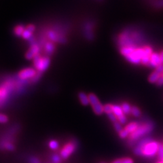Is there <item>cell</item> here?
I'll use <instances>...</instances> for the list:
<instances>
[{"label":"cell","instance_id":"obj_1","mask_svg":"<svg viewBox=\"0 0 163 163\" xmlns=\"http://www.w3.org/2000/svg\"><path fill=\"white\" fill-rule=\"evenodd\" d=\"M33 65L34 68L38 72L43 73L49 68L50 65V58L46 55L39 54L33 60Z\"/></svg>","mask_w":163,"mask_h":163},{"label":"cell","instance_id":"obj_2","mask_svg":"<svg viewBox=\"0 0 163 163\" xmlns=\"http://www.w3.org/2000/svg\"><path fill=\"white\" fill-rule=\"evenodd\" d=\"M152 130V125L151 123H145L141 125H139L138 128L135 130L133 133L130 134L129 140L132 141L138 140L139 138L144 136L145 134L148 133Z\"/></svg>","mask_w":163,"mask_h":163},{"label":"cell","instance_id":"obj_3","mask_svg":"<svg viewBox=\"0 0 163 163\" xmlns=\"http://www.w3.org/2000/svg\"><path fill=\"white\" fill-rule=\"evenodd\" d=\"M89 98L90 105L93 108V112L96 115L101 116L104 113V105H102L101 101H99L98 97L93 93L89 94Z\"/></svg>","mask_w":163,"mask_h":163},{"label":"cell","instance_id":"obj_4","mask_svg":"<svg viewBox=\"0 0 163 163\" xmlns=\"http://www.w3.org/2000/svg\"><path fill=\"white\" fill-rule=\"evenodd\" d=\"M144 53V47H137L136 48L132 53L126 57L125 59L129 62L133 63V64H139L141 63V59Z\"/></svg>","mask_w":163,"mask_h":163},{"label":"cell","instance_id":"obj_5","mask_svg":"<svg viewBox=\"0 0 163 163\" xmlns=\"http://www.w3.org/2000/svg\"><path fill=\"white\" fill-rule=\"evenodd\" d=\"M159 145L157 142L150 141L142 148V154L145 156L151 157L154 156L158 152L159 149Z\"/></svg>","mask_w":163,"mask_h":163},{"label":"cell","instance_id":"obj_6","mask_svg":"<svg viewBox=\"0 0 163 163\" xmlns=\"http://www.w3.org/2000/svg\"><path fill=\"white\" fill-rule=\"evenodd\" d=\"M41 46H39L38 42H35L30 45L29 49L25 53V57L27 60H33V59L39 54H41Z\"/></svg>","mask_w":163,"mask_h":163},{"label":"cell","instance_id":"obj_7","mask_svg":"<svg viewBox=\"0 0 163 163\" xmlns=\"http://www.w3.org/2000/svg\"><path fill=\"white\" fill-rule=\"evenodd\" d=\"M38 74V71L34 67H27L23 69L18 74V77L21 80H30Z\"/></svg>","mask_w":163,"mask_h":163},{"label":"cell","instance_id":"obj_8","mask_svg":"<svg viewBox=\"0 0 163 163\" xmlns=\"http://www.w3.org/2000/svg\"><path fill=\"white\" fill-rule=\"evenodd\" d=\"M76 147L73 143H67L61 149L60 152V156L63 159H67L74 152Z\"/></svg>","mask_w":163,"mask_h":163},{"label":"cell","instance_id":"obj_9","mask_svg":"<svg viewBox=\"0 0 163 163\" xmlns=\"http://www.w3.org/2000/svg\"><path fill=\"white\" fill-rule=\"evenodd\" d=\"M55 50H56L55 43L50 41H47L42 49V52H43V55H46V56L49 57L54 54Z\"/></svg>","mask_w":163,"mask_h":163},{"label":"cell","instance_id":"obj_10","mask_svg":"<svg viewBox=\"0 0 163 163\" xmlns=\"http://www.w3.org/2000/svg\"><path fill=\"white\" fill-rule=\"evenodd\" d=\"M93 27V24L91 22H86L84 25V35L89 41H92L94 39Z\"/></svg>","mask_w":163,"mask_h":163},{"label":"cell","instance_id":"obj_11","mask_svg":"<svg viewBox=\"0 0 163 163\" xmlns=\"http://www.w3.org/2000/svg\"><path fill=\"white\" fill-rule=\"evenodd\" d=\"M35 29H36L35 25H33V24H29L28 25L26 26V28L25 31H24L21 38L24 39H25V40H30V39L33 37V34L34 31H35Z\"/></svg>","mask_w":163,"mask_h":163},{"label":"cell","instance_id":"obj_12","mask_svg":"<svg viewBox=\"0 0 163 163\" xmlns=\"http://www.w3.org/2000/svg\"><path fill=\"white\" fill-rule=\"evenodd\" d=\"M152 53H153V52H152V48L148 46H144V53L141 59V63L143 65H149L150 57Z\"/></svg>","mask_w":163,"mask_h":163},{"label":"cell","instance_id":"obj_13","mask_svg":"<svg viewBox=\"0 0 163 163\" xmlns=\"http://www.w3.org/2000/svg\"><path fill=\"white\" fill-rule=\"evenodd\" d=\"M161 64H162V63L160 61V54L156 53H153L150 57L149 65H150L151 67H154L156 68L157 66H158L159 65H161Z\"/></svg>","mask_w":163,"mask_h":163},{"label":"cell","instance_id":"obj_14","mask_svg":"<svg viewBox=\"0 0 163 163\" xmlns=\"http://www.w3.org/2000/svg\"><path fill=\"white\" fill-rule=\"evenodd\" d=\"M78 98L80 101L81 104L84 106H87L90 104L89 94H87L84 92H79L78 93Z\"/></svg>","mask_w":163,"mask_h":163},{"label":"cell","instance_id":"obj_15","mask_svg":"<svg viewBox=\"0 0 163 163\" xmlns=\"http://www.w3.org/2000/svg\"><path fill=\"white\" fill-rule=\"evenodd\" d=\"M26 28V26H25L23 24H19V25H16L13 29V33L16 36L21 38L22 37V35Z\"/></svg>","mask_w":163,"mask_h":163},{"label":"cell","instance_id":"obj_16","mask_svg":"<svg viewBox=\"0 0 163 163\" xmlns=\"http://www.w3.org/2000/svg\"><path fill=\"white\" fill-rule=\"evenodd\" d=\"M139 126V124L137 122H133L130 123V124H129L128 125H126L125 126V129L128 132L129 134H131L133 133L134 131L136 130Z\"/></svg>","mask_w":163,"mask_h":163},{"label":"cell","instance_id":"obj_17","mask_svg":"<svg viewBox=\"0 0 163 163\" xmlns=\"http://www.w3.org/2000/svg\"><path fill=\"white\" fill-rule=\"evenodd\" d=\"M160 76H161L160 74L157 72L156 71H154L150 75V76L148 78V81L150 83H156Z\"/></svg>","mask_w":163,"mask_h":163},{"label":"cell","instance_id":"obj_18","mask_svg":"<svg viewBox=\"0 0 163 163\" xmlns=\"http://www.w3.org/2000/svg\"><path fill=\"white\" fill-rule=\"evenodd\" d=\"M112 110L113 113L116 115V116L117 118H119L120 116L124 115V112H123L122 107L119 106L118 105H112Z\"/></svg>","mask_w":163,"mask_h":163},{"label":"cell","instance_id":"obj_19","mask_svg":"<svg viewBox=\"0 0 163 163\" xmlns=\"http://www.w3.org/2000/svg\"><path fill=\"white\" fill-rule=\"evenodd\" d=\"M121 107L125 114H129L131 113V108H132V107L130 105L129 103H124Z\"/></svg>","mask_w":163,"mask_h":163},{"label":"cell","instance_id":"obj_20","mask_svg":"<svg viewBox=\"0 0 163 163\" xmlns=\"http://www.w3.org/2000/svg\"><path fill=\"white\" fill-rule=\"evenodd\" d=\"M112 163H134L133 160L130 158H123L116 159Z\"/></svg>","mask_w":163,"mask_h":163},{"label":"cell","instance_id":"obj_21","mask_svg":"<svg viewBox=\"0 0 163 163\" xmlns=\"http://www.w3.org/2000/svg\"><path fill=\"white\" fill-rule=\"evenodd\" d=\"M49 148L53 150H56L59 148V144L57 140H50L49 141Z\"/></svg>","mask_w":163,"mask_h":163},{"label":"cell","instance_id":"obj_22","mask_svg":"<svg viewBox=\"0 0 163 163\" xmlns=\"http://www.w3.org/2000/svg\"><path fill=\"white\" fill-rule=\"evenodd\" d=\"M131 114H132L135 117H139L141 116V111L139 109V107L136 106H132V108H131Z\"/></svg>","mask_w":163,"mask_h":163},{"label":"cell","instance_id":"obj_23","mask_svg":"<svg viewBox=\"0 0 163 163\" xmlns=\"http://www.w3.org/2000/svg\"><path fill=\"white\" fill-rule=\"evenodd\" d=\"M104 113H105L107 115L113 113L112 104H106L104 105Z\"/></svg>","mask_w":163,"mask_h":163},{"label":"cell","instance_id":"obj_24","mask_svg":"<svg viewBox=\"0 0 163 163\" xmlns=\"http://www.w3.org/2000/svg\"><path fill=\"white\" fill-rule=\"evenodd\" d=\"M42 76V73L38 72V74H36V75H35V76H34L31 79H30L29 81H30L31 83H36V82H38L39 80V79H41Z\"/></svg>","mask_w":163,"mask_h":163},{"label":"cell","instance_id":"obj_25","mask_svg":"<svg viewBox=\"0 0 163 163\" xmlns=\"http://www.w3.org/2000/svg\"><path fill=\"white\" fill-rule=\"evenodd\" d=\"M114 127L115 130H116L118 133H120V131L123 129L122 127V125L118 121L114 122Z\"/></svg>","mask_w":163,"mask_h":163},{"label":"cell","instance_id":"obj_26","mask_svg":"<svg viewBox=\"0 0 163 163\" xmlns=\"http://www.w3.org/2000/svg\"><path fill=\"white\" fill-rule=\"evenodd\" d=\"M8 120H9V118L6 116V115L0 114V123H2V124H4V123L8 122Z\"/></svg>","mask_w":163,"mask_h":163},{"label":"cell","instance_id":"obj_27","mask_svg":"<svg viewBox=\"0 0 163 163\" xmlns=\"http://www.w3.org/2000/svg\"><path fill=\"white\" fill-rule=\"evenodd\" d=\"M118 134H119V136H120V137L122 139H125L126 137H128L129 135V133L127 132L125 129H123L120 133H118Z\"/></svg>","mask_w":163,"mask_h":163},{"label":"cell","instance_id":"obj_28","mask_svg":"<svg viewBox=\"0 0 163 163\" xmlns=\"http://www.w3.org/2000/svg\"><path fill=\"white\" fill-rule=\"evenodd\" d=\"M52 160H53L54 163H60L61 161V157L57 154H54L52 157Z\"/></svg>","mask_w":163,"mask_h":163},{"label":"cell","instance_id":"obj_29","mask_svg":"<svg viewBox=\"0 0 163 163\" xmlns=\"http://www.w3.org/2000/svg\"><path fill=\"white\" fill-rule=\"evenodd\" d=\"M158 158L161 159L162 160H163V146L162 145H159V149H158Z\"/></svg>","mask_w":163,"mask_h":163},{"label":"cell","instance_id":"obj_30","mask_svg":"<svg viewBox=\"0 0 163 163\" xmlns=\"http://www.w3.org/2000/svg\"><path fill=\"white\" fill-rule=\"evenodd\" d=\"M107 116H108L110 120L112 121L113 123L118 121V118L116 116V115H115L114 113L108 114V115H107Z\"/></svg>","mask_w":163,"mask_h":163},{"label":"cell","instance_id":"obj_31","mask_svg":"<svg viewBox=\"0 0 163 163\" xmlns=\"http://www.w3.org/2000/svg\"><path fill=\"white\" fill-rule=\"evenodd\" d=\"M118 121L120 123L121 125H125L126 122V118L125 116V115H122V116L118 118Z\"/></svg>","mask_w":163,"mask_h":163},{"label":"cell","instance_id":"obj_32","mask_svg":"<svg viewBox=\"0 0 163 163\" xmlns=\"http://www.w3.org/2000/svg\"><path fill=\"white\" fill-rule=\"evenodd\" d=\"M5 148H6V149H7L8 150H9V151H13L15 148L14 145L13 144H10V143H7L6 145H5Z\"/></svg>","mask_w":163,"mask_h":163},{"label":"cell","instance_id":"obj_33","mask_svg":"<svg viewBox=\"0 0 163 163\" xmlns=\"http://www.w3.org/2000/svg\"><path fill=\"white\" fill-rule=\"evenodd\" d=\"M157 72H158L159 74H162L163 73V64H161V65H159L158 66H157L156 67V70Z\"/></svg>","mask_w":163,"mask_h":163},{"label":"cell","instance_id":"obj_34","mask_svg":"<svg viewBox=\"0 0 163 163\" xmlns=\"http://www.w3.org/2000/svg\"><path fill=\"white\" fill-rule=\"evenodd\" d=\"M156 85L158 86H163V76H161L160 77V78L158 79V80L157 81V82L156 83Z\"/></svg>","mask_w":163,"mask_h":163},{"label":"cell","instance_id":"obj_35","mask_svg":"<svg viewBox=\"0 0 163 163\" xmlns=\"http://www.w3.org/2000/svg\"><path fill=\"white\" fill-rule=\"evenodd\" d=\"M31 163H39V161L38 158H31V160H30Z\"/></svg>","mask_w":163,"mask_h":163},{"label":"cell","instance_id":"obj_36","mask_svg":"<svg viewBox=\"0 0 163 163\" xmlns=\"http://www.w3.org/2000/svg\"><path fill=\"white\" fill-rule=\"evenodd\" d=\"M159 54H160V61H161L162 64H163V51H162Z\"/></svg>","mask_w":163,"mask_h":163},{"label":"cell","instance_id":"obj_37","mask_svg":"<svg viewBox=\"0 0 163 163\" xmlns=\"http://www.w3.org/2000/svg\"><path fill=\"white\" fill-rule=\"evenodd\" d=\"M158 163H163V162L162 161V162H158Z\"/></svg>","mask_w":163,"mask_h":163},{"label":"cell","instance_id":"obj_38","mask_svg":"<svg viewBox=\"0 0 163 163\" xmlns=\"http://www.w3.org/2000/svg\"><path fill=\"white\" fill-rule=\"evenodd\" d=\"M161 75H162V76H163V73L161 74Z\"/></svg>","mask_w":163,"mask_h":163},{"label":"cell","instance_id":"obj_39","mask_svg":"<svg viewBox=\"0 0 163 163\" xmlns=\"http://www.w3.org/2000/svg\"><path fill=\"white\" fill-rule=\"evenodd\" d=\"M0 96H1V91H0Z\"/></svg>","mask_w":163,"mask_h":163},{"label":"cell","instance_id":"obj_40","mask_svg":"<svg viewBox=\"0 0 163 163\" xmlns=\"http://www.w3.org/2000/svg\"><path fill=\"white\" fill-rule=\"evenodd\" d=\"M97 1H98V0H97ZM99 1H102V0H99Z\"/></svg>","mask_w":163,"mask_h":163},{"label":"cell","instance_id":"obj_41","mask_svg":"<svg viewBox=\"0 0 163 163\" xmlns=\"http://www.w3.org/2000/svg\"><path fill=\"white\" fill-rule=\"evenodd\" d=\"M101 163H105V162H101Z\"/></svg>","mask_w":163,"mask_h":163},{"label":"cell","instance_id":"obj_42","mask_svg":"<svg viewBox=\"0 0 163 163\" xmlns=\"http://www.w3.org/2000/svg\"><path fill=\"white\" fill-rule=\"evenodd\" d=\"M162 162H163V160H162Z\"/></svg>","mask_w":163,"mask_h":163}]
</instances>
